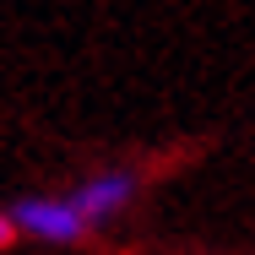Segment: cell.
I'll use <instances>...</instances> for the list:
<instances>
[{
	"label": "cell",
	"instance_id": "cell-1",
	"mask_svg": "<svg viewBox=\"0 0 255 255\" xmlns=\"http://www.w3.org/2000/svg\"><path fill=\"white\" fill-rule=\"evenodd\" d=\"M5 217H11L22 234H38V239H49V245H71V239L87 234V223H82V212L71 206V196H22V201H11Z\"/></svg>",
	"mask_w": 255,
	"mask_h": 255
},
{
	"label": "cell",
	"instance_id": "cell-2",
	"mask_svg": "<svg viewBox=\"0 0 255 255\" xmlns=\"http://www.w3.org/2000/svg\"><path fill=\"white\" fill-rule=\"evenodd\" d=\"M130 196H136V174H125V168H103V174L82 179V185L71 190V206L82 212L87 228H98V223H109L114 212H125Z\"/></svg>",
	"mask_w": 255,
	"mask_h": 255
},
{
	"label": "cell",
	"instance_id": "cell-3",
	"mask_svg": "<svg viewBox=\"0 0 255 255\" xmlns=\"http://www.w3.org/2000/svg\"><path fill=\"white\" fill-rule=\"evenodd\" d=\"M11 239H16V223H11V217H5V212H0V250H5V245H11Z\"/></svg>",
	"mask_w": 255,
	"mask_h": 255
}]
</instances>
